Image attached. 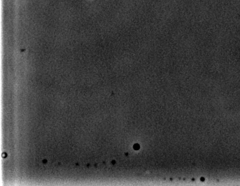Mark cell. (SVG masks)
I'll return each mask as SVG.
<instances>
[{
    "label": "cell",
    "instance_id": "cell-1",
    "mask_svg": "<svg viewBox=\"0 0 240 186\" xmlns=\"http://www.w3.org/2000/svg\"><path fill=\"white\" fill-rule=\"evenodd\" d=\"M140 146L138 144H135L134 146V149L135 150H137L139 149H140Z\"/></svg>",
    "mask_w": 240,
    "mask_h": 186
}]
</instances>
